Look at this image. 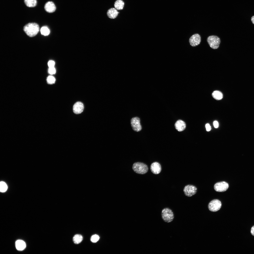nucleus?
<instances>
[{
  "instance_id": "nucleus-17",
  "label": "nucleus",
  "mask_w": 254,
  "mask_h": 254,
  "mask_svg": "<svg viewBox=\"0 0 254 254\" xmlns=\"http://www.w3.org/2000/svg\"><path fill=\"white\" fill-rule=\"evenodd\" d=\"M212 97L217 100H220L222 99L223 95L222 93L218 91H214L212 94Z\"/></svg>"
},
{
  "instance_id": "nucleus-26",
  "label": "nucleus",
  "mask_w": 254,
  "mask_h": 254,
  "mask_svg": "<svg viewBox=\"0 0 254 254\" xmlns=\"http://www.w3.org/2000/svg\"><path fill=\"white\" fill-rule=\"evenodd\" d=\"M206 127L207 131H209L211 130V127L209 124L207 123L206 125Z\"/></svg>"
},
{
  "instance_id": "nucleus-27",
  "label": "nucleus",
  "mask_w": 254,
  "mask_h": 254,
  "mask_svg": "<svg viewBox=\"0 0 254 254\" xmlns=\"http://www.w3.org/2000/svg\"><path fill=\"white\" fill-rule=\"evenodd\" d=\"M213 125L215 128H217L218 127V122L216 121H214V122Z\"/></svg>"
},
{
  "instance_id": "nucleus-10",
  "label": "nucleus",
  "mask_w": 254,
  "mask_h": 254,
  "mask_svg": "<svg viewBox=\"0 0 254 254\" xmlns=\"http://www.w3.org/2000/svg\"><path fill=\"white\" fill-rule=\"evenodd\" d=\"M150 169L151 172L155 174L159 173L161 170V167L160 164L157 162L152 163L150 166Z\"/></svg>"
},
{
  "instance_id": "nucleus-6",
  "label": "nucleus",
  "mask_w": 254,
  "mask_h": 254,
  "mask_svg": "<svg viewBox=\"0 0 254 254\" xmlns=\"http://www.w3.org/2000/svg\"><path fill=\"white\" fill-rule=\"evenodd\" d=\"M229 187L228 183L225 181H222L216 183L214 185V188L216 191L224 192L227 190Z\"/></svg>"
},
{
  "instance_id": "nucleus-28",
  "label": "nucleus",
  "mask_w": 254,
  "mask_h": 254,
  "mask_svg": "<svg viewBox=\"0 0 254 254\" xmlns=\"http://www.w3.org/2000/svg\"><path fill=\"white\" fill-rule=\"evenodd\" d=\"M251 234L254 236V226L252 227L251 229Z\"/></svg>"
},
{
  "instance_id": "nucleus-5",
  "label": "nucleus",
  "mask_w": 254,
  "mask_h": 254,
  "mask_svg": "<svg viewBox=\"0 0 254 254\" xmlns=\"http://www.w3.org/2000/svg\"><path fill=\"white\" fill-rule=\"evenodd\" d=\"M222 206L221 202L219 200L214 199L211 201L208 206L209 210L211 211L215 212L218 210Z\"/></svg>"
},
{
  "instance_id": "nucleus-18",
  "label": "nucleus",
  "mask_w": 254,
  "mask_h": 254,
  "mask_svg": "<svg viewBox=\"0 0 254 254\" xmlns=\"http://www.w3.org/2000/svg\"><path fill=\"white\" fill-rule=\"evenodd\" d=\"M24 3L26 5L29 7H35L37 4L36 0H24Z\"/></svg>"
},
{
  "instance_id": "nucleus-7",
  "label": "nucleus",
  "mask_w": 254,
  "mask_h": 254,
  "mask_svg": "<svg viewBox=\"0 0 254 254\" xmlns=\"http://www.w3.org/2000/svg\"><path fill=\"white\" fill-rule=\"evenodd\" d=\"M197 190V188L195 186L192 185H188L185 186L183 191L186 196L190 197L196 194Z\"/></svg>"
},
{
  "instance_id": "nucleus-2",
  "label": "nucleus",
  "mask_w": 254,
  "mask_h": 254,
  "mask_svg": "<svg viewBox=\"0 0 254 254\" xmlns=\"http://www.w3.org/2000/svg\"><path fill=\"white\" fill-rule=\"evenodd\" d=\"M132 169L135 173L140 174H145L148 170L147 166L145 164L140 162L134 163L132 165Z\"/></svg>"
},
{
  "instance_id": "nucleus-12",
  "label": "nucleus",
  "mask_w": 254,
  "mask_h": 254,
  "mask_svg": "<svg viewBox=\"0 0 254 254\" xmlns=\"http://www.w3.org/2000/svg\"><path fill=\"white\" fill-rule=\"evenodd\" d=\"M44 9L48 13H52L56 10V7L54 3L52 1L47 2L45 4Z\"/></svg>"
},
{
  "instance_id": "nucleus-9",
  "label": "nucleus",
  "mask_w": 254,
  "mask_h": 254,
  "mask_svg": "<svg viewBox=\"0 0 254 254\" xmlns=\"http://www.w3.org/2000/svg\"><path fill=\"white\" fill-rule=\"evenodd\" d=\"M201 41V36L198 34H195L193 35L189 39L190 44L192 47H195L198 45L200 44Z\"/></svg>"
},
{
  "instance_id": "nucleus-23",
  "label": "nucleus",
  "mask_w": 254,
  "mask_h": 254,
  "mask_svg": "<svg viewBox=\"0 0 254 254\" xmlns=\"http://www.w3.org/2000/svg\"><path fill=\"white\" fill-rule=\"evenodd\" d=\"M99 238V237L98 235L95 234L91 236V240L92 242L95 243L98 241Z\"/></svg>"
},
{
  "instance_id": "nucleus-29",
  "label": "nucleus",
  "mask_w": 254,
  "mask_h": 254,
  "mask_svg": "<svg viewBox=\"0 0 254 254\" xmlns=\"http://www.w3.org/2000/svg\"><path fill=\"white\" fill-rule=\"evenodd\" d=\"M251 20L252 23L254 24V16L251 17Z\"/></svg>"
},
{
  "instance_id": "nucleus-15",
  "label": "nucleus",
  "mask_w": 254,
  "mask_h": 254,
  "mask_svg": "<svg viewBox=\"0 0 254 254\" xmlns=\"http://www.w3.org/2000/svg\"><path fill=\"white\" fill-rule=\"evenodd\" d=\"M15 245L16 249L19 250H23L26 247V244L24 242L20 240L16 241Z\"/></svg>"
},
{
  "instance_id": "nucleus-19",
  "label": "nucleus",
  "mask_w": 254,
  "mask_h": 254,
  "mask_svg": "<svg viewBox=\"0 0 254 254\" xmlns=\"http://www.w3.org/2000/svg\"><path fill=\"white\" fill-rule=\"evenodd\" d=\"M83 238L82 236L79 234L75 235L73 238V241L75 244H78L82 241Z\"/></svg>"
},
{
  "instance_id": "nucleus-14",
  "label": "nucleus",
  "mask_w": 254,
  "mask_h": 254,
  "mask_svg": "<svg viewBox=\"0 0 254 254\" xmlns=\"http://www.w3.org/2000/svg\"><path fill=\"white\" fill-rule=\"evenodd\" d=\"M117 11L115 8H112L107 11V14L108 16L110 18L114 19L117 16L118 13Z\"/></svg>"
},
{
  "instance_id": "nucleus-13",
  "label": "nucleus",
  "mask_w": 254,
  "mask_h": 254,
  "mask_svg": "<svg viewBox=\"0 0 254 254\" xmlns=\"http://www.w3.org/2000/svg\"><path fill=\"white\" fill-rule=\"evenodd\" d=\"M175 127L176 129L178 131H181L185 129L186 124L184 121L182 120H179L175 123Z\"/></svg>"
},
{
  "instance_id": "nucleus-25",
  "label": "nucleus",
  "mask_w": 254,
  "mask_h": 254,
  "mask_svg": "<svg viewBox=\"0 0 254 254\" xmlns=\"http://www.w3.org/2000/svg\"><path fill=\"white\" fill-rule=\"evenodd\" d=\"M55 64V62L52 60L49 61L48 63V65L49 68L54 67Z\"/></svg>"
},
{
  "instance_id": "nucleus-22",
  "label": "nucleus",
  "mask_w": 254,
  "mask_h": 254,
  "mask_svg": "<svg viewBox=\"0 0 254 254\" xmlns=\"http://www.w3.org/2000/svg\"><path fill=\"white\" fill-rule=\"evenodd\" d=\"M55 78L52 76H49L47 78V82L49 84H52L54 83H55Z\"/></svg>"
},
{
  "instance_id": "nucleus-11",
  "label": "nucleus",
  "mask_w": 254,
  "mask_h": 254,
  "mask_svg": "<svg viewBox=\"0 0 254 254\" xmlns=\"http://www.w3.org/2000/svg\"><path fill=\"white\" fill-rule=\"evenodd\" d=\"M84 108L83 104L81 102H78L74 105L73 110L74 112L76 114H79L83 111Z\"/></svg>"
},
{
  "instance_id": "nucleus-8",
  "label": "nucleus",
  "mask_w": 254,
  "mask_h": 254,
  "mask_svg": "<svg viewBox=\"0 0 254 254\" xmlns=\"http://www.w3.org/2000/svg\"><path fill=\"white\" fill-rule=\"evenodd\" d=\"M131 124L133 129L135 131L138 132L142 129L140 123V120L138 117L132 118L131 120Z\"/></svg>"
},
{
  "instance_id": "nucleus-20",
  "label": "nucleus",
  "mask_w": 254,
  "mask_h": 254,
  "mask_svg": "<svg viewBox=\"0 0 254 254\" xmlns=\"http://www.w3.org/2000/svg\"><path fill=\"white\" fill-rule=\"evenodd\" d=\"M8 189V186L6 183L4 182L1 181L0 183V191L3 192H5Z\"/></svg>"
},
{
  "instance_id": "nucleus-21",
  "label": "nucleus",
  "mask_w": 254,
  "mask_h": 254,
  "mask_svg": "<svg viewBox=\"0 0 254 254\" xmlns=\"http://www.w3.org/2000/svg\"><path fill=\"white\" fill-rule=\"evenodd\" d=\"M41 34L44 35H48L50 31L48 28L46 27H42L40 29Z\"/></svg>"
},
{
  "instance_id": "nucleus-24",
  "label": "nucleus",
  "mask_w": 254,
  "mask_h": 254,
  "mask_svg": "<svg viewBox=\"0 0 254 254\" xmlns=\"http://www.w3.org/2000/svg\"><path fill=\"white\" fill-rule=\"evenodd\" d=\"M49 73L51 74H55L56 72V70L54 67H50L48 70Z\"/></svg>"
},
{
  "instance_id": "nucleus-3",
  "label": "nucleus",
  "mask_w": 254,
  "mask_h": 254,
  "mask_svg": "<svg viewBox=\"0 0 254 254\" xmlns=\"http://www.w3.org/2000/svg\"><path fill=\"white\" fill-rule=\"evenodd\" d=\"M162 218L166 222L169 223L172 221L174 215L172 210L168 208H165L162 210L161 213Z\"/></svg>"
},
{
  "instance_id": "nucleus-1",
  "label": "nucleus",
  "mask_w": 254,
  "mask_h": 254,
  "mask_svg": "<svg viewBox=\"0 0 254 254\" xmlns=\"http://www.w3.org/2000/svg\"><path fill=\"white\" fill-rule=\"evenodd\" d=\"M23 30L26 34L30 37L36 36L39 31V25L36 23H30L25 25Z\"/></svg>"
},
{
  "instance_id": "nucleus-16",
  "label": "nucleus",
  "mask_w": 254,
  "mask_h": 254,
  "mask_svg": "<svg viewBox=\"0 0 254 254\" xmlns=\"http://www.w3.org/2000/svg\"><path fill=\"white\" fill-rule=\"evenodd\" d=\"M124 3L122 0H117L115 2L114 6L115 8L118 10L123 9L124 6Z\"/></svg>"
},
{
  "instance_id": "nucleus-4",
  "label": "nucleus",
  "mask_w": 254,
  "mask_h": 254,
  "mask_svg": "<svg viewBox=\"0 0 254 254\" xmlns=\"http://www.w3.org/2000/svg\"><path fill=\"white\" fill-rule=\"evenodd\" d=\"M207 40L209 46L211 48L216 49L219 48L220 40L218 36L214 35L210 36L207 38Z\"/></svg>"
}]
</instances>
